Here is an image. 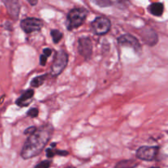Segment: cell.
<instances>
[{
	"label": "cell",
	"instance_id": "obj_1",
	"mask_svg": "<svg viewBox=\"0 0 168 168\" xmlns=\"http://www.w3.org/2000/svg\"><path fill=\"white\" fill-rule=\"evenodd\" d=\"M53 133V127L51 124L43 125L36 129L35 131L29 135L27 141L25 142L21 152L22 158L27 160L40 154L51 139Z\"/></svg>",
	"mask_w": 168,
	"mask_h": 168
},
{
	"label": "cell",
	"instance_id": "obj_2",
	"mask_svg": "<svg viewBox=\"0 0 168 168\" xmlns=\"http://www.w3.org/2000/svg\"><path fill=\"white\" fill-rule=\"evenodd\" d=\"M88 13V10L84 7H75L71 10L67 14V30L72 31L80 27L86 19Z\"/></svg>",
	"mask_w": 168,
	"mask_h": 168
},
{
	"label": "cell",
	"instance_id": "obj_3",
	"mask_svg": "<svg viewBox=\"0 0 168 168\" xmlns=\"http://www.w3.org/2000/svg\"><path fill=\"white\" fill-rule=\"evenodd\" d=\"M68 63V54L64 50H59L56 53L55 58L51 67V75L58 76L64 71Z\"/></svg>",
	"mask_w": 168,
	"mask_h": 168
},
{
	"label": "cell",
	"instance_id": "obj_4",
	"mask_svg": "<svg viewBox=\"0 0 168 168\" xmlns=\"http://www.w3.org/2000/svg\"><path fill=\"white\" fill-rule=\"evenodd\" d=\"M111 29L110 20L105 17H98L91 22V30L95 35H103Z\"/></svg>",
	"mask_w": 168,
	"mask_h": 168
},
{
	"label": "cell",
	"instance_id": "obj_5",
	"mask_svg": "<svg viewBox=\"0 0 168 168\" xmlns=\"http://www.w3.org/2000/svg\"><path fill=\"white\" fill-rule=\"evenodd\" d=\"M20 26L23 31L27 34H31L34 31H40L43 27V22L35 17H29L22 20Z\"/></svg>",
	"mask_w": 168,
	"mask_h": 168
},
{
	"label": "cell",
	"instance_id": "obj_6",
	"mask_svg": "<svg viewBox=\"0 0 168 168\" xmlns=\"http://www.w3.org/2000/svg\"><path fill=\"white\" fill-rule=\"evenodd\" d=\"M159 148L157 146H142L137 150L136 156L143 161H153L158 154Z\"/></svg>",
	"mask_w": 168,
	"mask_h": 168
},
{
	"label": "cell",
	"instance_id": "obj_7",
	"mask_svg": "<svg viewBox=\"0 0 168 168\" xmlns=\"http://www.w3.org/2000/svg\"><path fill=\"white\" fill-rule=\"evenodd\" d=\"M78 52L85 60L90 59L93 53V43L89 37H81L78 40Z\"/></svg>",
	"mask_w": 168,
	"mask_h": 168
},
{
	"label": "cell",
	"instance_id": "obj_8",
	"mask_svg": "<svg viewBox=\"0 0 168 168\" xmlns=\"http://www.w3.org/2000/svg\"><path fill=\"white\" fill-rule=\"evenodd\" d=\"M117 42L121 46H128V47L132 48L134 52L137 53H139L142 51L141 45H140L139 40L130 34H125V35L120 36L117 39Z\"/></svg>",
	"mask_w": 168,
	"mask_h": 168
},
{
	"label": "cell",
	"instance_id": "obj_9",
	"mask_svg": "<svg viewBox=\"0 0 168 168\" xmlns=\"http://www.w3.org/2000/svg\"><path fill=\"white\" fill-rule=\"evenodd\" d=\"M141 37L143 38V40L150 46H154L158 43V35L154 30L145 29L142 31Z\"/></svg>",
	"mask_w": 168,
	"mask_h": 168
},
{
	"label": "cell",
	"instance_id": "obj_10",
	"mask_svg": "<svg viewBox=\"0 0 168 168\" xmlns=\"http://www.w3.org/2000/svg\"><path fill=\"white\" fill-rule=\"evenodd\" d=\"M3 3L6 5L7 9L9 12L10 16L13 19L17 20L19 17L20 12V4L17 1L14 0H8V1H3Z\"/></svg>",
	"mask_w": 168,
	"mask_h": 168
},
{
	"label": "cell",
	"instance_id": "obj_11",
	"mask_svg": "<svg viewBox=\"0 0 168 168\" xmlns=\"http://www.w3.org/2000/svg\"><path fill=\"white\" fill-rule=\"evenodd\" d=\"M34 95H35V91L33 89H28L22 94V96L17 99L16 104L19 107H22H22H27L32 101Z\"/></svg>",
	"mask_w": 168,
	"mask_h": 168
},
{
	"label": "cell",
	"instance_id": "obj_12",
	"mask_svg": "<svg viewBox=\"0 0 168 168\" xmlns=\"http://www.w3.org/2000/svg\"><path fill=\"white\" fill-rule=\"evenodd\" d=\"M148 10L152 15H154L155 17H160V16L162 15L164 12L163 3H162V2H154L149 6Z\"/></svg>",
	"mask_w": 168,
	"mask_h": 168
},
{
	"label": "cell",
	"instance_id": "obj_13",
	"mask_svg": "<svg viewBox=\"0 0 168 168\" xmlns=\"http://www.w3.org/2000/svg\"><path fill=\"white\" fill-rule=\"evenodd\" d=\"M138 162L134 159L122 160L116 164L115 168H135L138 166Z\"/></svg>",
	"mask_w": 168,
	"mask_h": 168
},
{
	"label": "cell",
	"instance_id": "obj_14",
	"mask_svg": "<svg viewBox=\"0 0 168 168\" xmlns=\"http://www.w3.org/2000/svg\"><path fill=\"white\" fill-rule=\"evenodd\" d=\"M47 76H48V74H44L34 78L31 80V85L32 87H34V88H37V87L41 86L43 84V82H44V80H46V78H47Z\"/></svg>",
	"mask_w": 168,
	"mask_h": 168
},
{
	"label": "cell",
	"instance_id": "obj_15",
	"mask_svg": "<svg viewBox=\"0 0 168 168\" xmlns=\"http://www.w3.org/2000/svg\"><path fill=\"white\" fill-rule=\"evenodd\" d=\"M50 35L52 36V38H53V43H58L59 41L62 39L63 38V33L61 31H59L58 30H52L50 31Z\"/></svg>",
	"mask_w": 168,
	"mask_h": 168
},
{
	"label": "cell",
	"instance_id": "obj_16",
	"mask_svg": "<svg viewBox=\"0 0 168 168\" xmlns=\"http://www.w3.org/2000/svg\"><path fill=\"white\" fill-rule=\"evenodd\" d=\"M94 2L95 4L99 5V7H108L109 5L113 3V2H110V1H108V0H97V1H94Z\"/></svg>",
	"mask_w": 168,
	"mask_h": 168
},
{
	"label": "cell",
	"instance_id": "obj_17",
	"mask_svg": "<svg viewBox=\"0 0 168 168\" xmlns=\"http://www.w3.org/2000/svg\"><path fill=\"white\" fill-rule=\"evenodd\" d=\"M51 165V162L49 160H44V161H42L41 162H39V164H37L35 168H49Z\"/></svg>",
	"mask_w": 168,
	"mask_h": 168
},
{
	"label": "cell",
	"instance_id": "obj_18",
	"mask_svg": "<svg viewBox=\"0 0 168 168\" xmlns=\"http://www.w3.org/2000/svg\"><path fill=\"white\" fill-rule=\"evenodd\" d=\"M27 114L28 117H36L39 115V110L35 108H31V109L27 112Z\"/></svg>",
	"mask_w": 168,
	"mask_h": 168
},
{
	"label": "cell",
	"instance_id": "obj_19",
	"mask_svg": "<svg viewBox=\"0 0 168 168\" xmlns=\"http://www.w3.org/2000/svg\"><path fill=\"white\" fill-rule=\"evenodd\" d=\"M36 129H37L36 126H31V127H28L27 130L24 131V134H26V135H31V134H32L35 131Z\"/></svg>",
	"mask_w": 168,
	"mask_h": 168
},
{
	"label": "cell",
	"instance_id": "obj_20",
	"mask_svg": "<svg viewBox=\"0 0 168 168\" xmlns=\"http://www.w3.org/2000/svg\"><path fill=\"white\" fill-rule=\"evenodd\" d=\"M54 155H55V151H53V149H46V156H47V158H53Z\"/></svg>",
	"mask_w": 168,
	"mask_h": 168
},
{
	"label": "cell",
	"instance_id": "obj_21",
	"mask_svg": "<svg viewBox=\"0 0 168 168\" xmlns=\"http://www.w3.org/2000/svg\"><path fill=\"white\" fill-rule=\"evenodd\" d=\"M51 53H52V50H51L50 48H45L43 49V55L45 56L46 58L49 57L51 55Z\"/></svg>",
	"mask_w": 168,
	"mask_h": 168
},
{
	"label": "cell",
	"instance_id": "obj_22",
	"mask_svg": "<svg viewBox=\"0 0 168 168\" xmlns=\"http://www.w3.org/2000/svg\"><path fill=\"white\" fill-rule=\"evenodd\" d=\"M39 63H40L41 66H45L46 63H47V58H46L44 55L40 56V58H39Z\"/></svg>",
	"mask_w": 168,
	"mask_h": 168
},
{
	"label": "cell",
	"instance_id": "obj_23",
	"mask_svg": "<svg viewBox=\"0 0 168 168\" xmlns=\"http://www.w3.org/2000/svg\"><path fill=\"white\" fill-rule=\"evenodd\" d=\"M55 154L59 156H67L69 153L67 151H62V150H55Z\"/></svg>",
	"mask_w": 168,
	"mask_h": 168
},
{
	"label": "cell",
	"instance_id": "obj_24",
	"mask_svg": "<svg viewBox=\"0 0 168 168\" xmlns=\"http://www.w3.org/2000/svg\"><path fill=\"white\" fill-rule=\"evenodd\" d=\"M28 2H29L31 5H32V6H35V4H37L38 1H37V0H35V1H32V0H29V1H28Z\"/></svg>",
	"mask_w": 168,
	"mask_h": 168
},
{
	"label": "cell",
	"instance_id": "obj_25",
	"mask_svg": "<svg viewBox=\"0 0 168 168\" xmlns=\"http://www.w3.org/2000/svg\"><path fill=\"white\" fill-rule=\"evenodd\" d=\"M55 146H56V143H52V144H51V147H52V148H54Z\"/></svg>",
	"mask_w": 168,
	"mask_h": 168
},
{
	"label": "cell",
	"instance_id": "obj_26",
	"mask_svg": "<svg viewBox=\"0 0 168 168\" xmlns=\"http://www.w3.org/2000/svg\"><path fill=\"white\" fill-rule=\"evenodd\" d=\"M65 168H76V167H74V166H67V167Z\"/></svg>",
	"mask_w": 168,
	"mask_h": 168
},
{
	"label": "cell",
	"instance_id": "obj_27",
	"mask_svg": "<svg viewBox=\"0 0 168 168\" xmlns=\"http://www.w3.org/2000/svg\"><path fill=\"white\" fill-rule=\"evenodd\" d=\"M150 168H159V167H156V166H153V167H150Z\"/></svg>",
	"mask_w": 168,
	"mask_h": 168
}]
</instances>
